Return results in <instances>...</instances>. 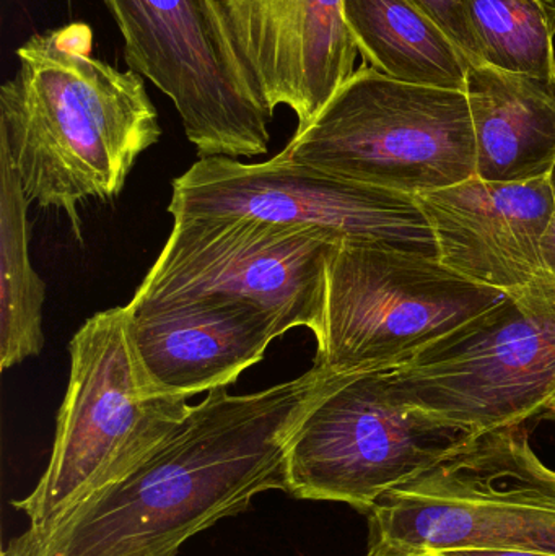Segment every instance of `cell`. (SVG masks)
I'll return each mask as SVG.
<instances>
[{"instance_id": "8", "label": "cell", "mask_w": 555, "mask_h": 556, "mask_svg": "<svg viewBox=\"0 0 555 556\" xmlns=\"http://www.w3.org/2000/svg\"><path fill=\"white\" fill-rule=\"evenodd\" d=\"M504 294L433 257L378 244H339L326 278L315 365L336 375L401 368Z\"/></svg>"}, {"instance_id": "18", "label": "cell", "mask_w": 555, "mask_h": 556, "mask_svg": "<svg viewBox=\"0 0 555 556\" xmlns=\"http://www.w3.org/2000/svg\"><path fill=\"white\" fill-rule=\"evenodd\" d=\"M481 64L555 78V0H465Z\"/></svg>"}, {"instance_id": "20", "label": "cell", "mask_w": 555, "mask_h": 556, "mask_svg": "<svg viewBox=\"0 0 555 556\" xmlns=\"http://www.w3.org/2000/svg\"><path fill=\"white\" fill-rule=\"evenodd\" d=\"M551 189H553L554 198V214L551 218L550 227H547L546 235L543 238V257L546 264L547 273L555 277V165L553 172L550 173Z\"/></svg>"}, {"instance_id": "1", "label": "cell", "mask_w": 555, "mask_h": 556, "mask_svg": "<svg viewBox=\"0 0 555 556\" xmlns=\"http://www.w3.org/2000/svg\"><path fill=\"white\" fill-rule=\"evenodd\" d=\"M335 372L313 365L254 394L214 389L129 473L2 556H176L192 535L247 511L254 496L287 493L290 441Z\"/></svg>"}, {"instance_id": "7", "label": "cell", "mask_w": 555, "mask_h": 556, "mask_svg": "<svg viewBox=\"0 0 555 556\" xmlns=\"http://www.w3.org/2000/svg\"><path fill=\"white\" fill-rule=\"evenodd\" d=\"M471 438L411 407L391 369L335 372L290 441L287 493L367 516Z\"/></svg>"}, {"instance_id": "6", "label": "cell", "mask_w": 555, "mask_h": 556, "mask_svg": "<svg viewBox=\"0 0 555 556\" xmlns=\"http://www.w3.org/2000/svg\"><path fill=\"white\" fill-rule=\"evenodd\" d=\"M391 371L411 407L472 437L525 425L555 392V277L505 293Z\"/></svg>"}, {"instance_id": "10", "label": "cell", "mask_w": 555, "mask_h": 556, "mask_svg": "<svg viewBox=\"0 0 555 556\" xmlns=\"http://www.w3.org/2000/svg\"><path fill=\"white\" fill-rule=\"evenodd\" d=\"M168 212L179 217H248L306 228L338 244H378L437 260L416 199L287 162L227 156L195 162L173 181Z\"/></svg>"}, {"instance_id": "23", "label": "cell", "mask_w": 555, "mask_h": 556, "mask_svg": "<svg viewBox=\"0 0 555 556\" xmlns=\"http://www.w3.org/2000/svg\"><path fill=\"white\" fill-rule=\"evenodd\" d=\"M68 3H71V0H67Z\"/></svg>"}, {"instance_id": "14", "label": "cell", "mask_w": 555, "mask_h": 556, "mask_svg": "<svg viewBox=\"0 0 555 556\" xmlns=\"http://www.w3.org/2000/svg\"><path fill=\"white\" fill-rule=\"evenodd\" d=\"M126 309L143 382L155 394L186 401L237 381L287 332L273 314L241 301L129 303Z\"/></svg>"}, {"instance_id": "15", "label": "cell", "mask_w": 555, "mask_h": 556, "mask_svg": "<svg viewBox=\"0 0 555 556\" xmlns=\"http://www.w3.org/2000/svg\"><path fill=\"white\" fill-rule=\"evenodd\" d=\"M476 140V178L525 182L555 165V78L471 65L466 78Z\"/></svg>"}, {"instance_id": "3", "label": "cell", "mask_w": 555, "mask_h": 556, "mask_svg": "<svg viewBox=\"0 0 555 556\" xmlns=\"http://www.w3.org/2000/svg\"><path fill=\"white\" fill-rule=\"evenodd\" d=\"M367 519V556L555 555V470L525 425L485 431L381 496Z\"/></svg>"}, {"instance_id": "13", "label": "cell", "mask_w": 555, "mask_h": 556, "mask_svg": "<svg viewBox=\"0 0 555 556\" xmlns=\"http://www.w3.org/2000/svg\"><path fill=\"white\" fill-rule=\"evenodd\" d=\"M437 261L459 277L512 293L546 276L543 238L554 214L550 176L525 182L479 178L416 195Z\"/></svg>"}, {"instance_id": "2", "label": "cell", "mask_w": 555, "mask_h": 556, "mask_svg": "<svg viewBox=\"0 0 555 556\" xmlns=\"http://www.w3.org/2000/svg\"><path fill=\"white\" fill-rule=\"evenodd\" d=\"M0 88V149L29 202L65 212L81 241L78 205L113 201L137 159L162 136L142 77L93 54L85 23L36 33L16 49Z\"/></svg>"}, {"instance_id": "9", "label": "cell", "mask_w": 555, "mask_h": 556, "mask_svg": "<svg viewBox=\"0 0 555 556\" xmlns=\"http://www.w3.org/2000/svg\"><path fill=\"white\" fill-rule=\"evenodd\" d=\"M173 220L165 248L130 303L241 301L273 314L287 332L306 327L318 339L336 241L257 218Z\"/></svg>"}, {"instance_id": "21", "label": "cell", "mask_w": 555, "mask_h": 556, "mask_svg": "<svg viewBox=\"0 0 555 556\" xmlns=\"http://www.w3.org/2000/svg\"><path fill=\"white\" fill-rule=\"evenodd\" d=\"M436 556H555L544 554H528V552L481 551V548H465V551L440 552Z\"/></svg>"}, {"instance_id": "16", "label": "cell", "mask_w": 555, "mask_h": 556, "mask_svg": "<svg viewBox=\"0 0 555 556\" xmlns=\"http://www.w3.org/2000/svg\"><path fill=\"white\" fill-rule=\"evenodd\" d=\"M345 18L371 67L406 84L465 91L471 62L413 0H345Z\"/></svg>"}, {"instance_id": "12", "label": "cell", "mask_w": 555, "mask_h": 556, "mask_svg": "<svg viewBox=\"0 0 555 556\" xmlns=\"http://www.w3.org/2000/svg\"><path fill=\"white\" fill-rule=\"evenodd\" d=\"M238 68L261 103L308 126L355 72L345 0H209Z\"/></svg>"}, {"instance_id": "22", "label": "cell", "mask_w": 555, "mask_h": 556, "mask_svg": "<svg viewBox=\"0 0 555 556\" xmlns=\"http://www.w3.org/2000/svg\"><path fill=\"white\" fill-rule=\"evenodd\" d=\"M541 415H543L544 418H550V420L555 421V392L553 397H551L550 401L546 402V405H544Z\"/></svg>"}, {"instance_id": "5", "label": "cell", "mask_w": 555, "mask_h": 556, "mask_svg": "<svg viewBox=\"0 0 555 556\" xmlns=\"http://www.w3.org/2000/svg\"><path fill=\"white\" fill-rule=\"evenodd\" d=\"M279 156L411 198L452 188L476 176L468 97L364 65Z\"/></svg>"}, {"instance_id": "17", "label": "cell", "mask_w": 555, "mask_h": 556, "mask_svg": "<svg viewBox=\"0 0 555 556\" xmlns=\"http://www.w3.org/2000/svg\"><path fill=\"white\" fill-rule=\"evenodd\" d=\"M28 198L0 149V368L39 355L46 287L29 261Z\"/></svg>"}, {"instance_id": "4", "label": "cell", "mask_w": 555, "mask_h": 556, "mask_svg": "<svg viewBox=\"0 0 555 556\" xmlns=\"http://www.w3.org/2000/svg\"><path fill=\"white\" fill-rule=\"evenodd\" d=\"M71 378L45 473L13 503L29 532L61 521L98 490L123 479L179 427L191 405L143 382L127 336V309L85 320L68 343Z\"/></svg>"}, {"instance_id": "11", "label": "cell", "mask_w": 555, "mask_h": 556, "mask_svg": "<svg viewBox=\"0 0 555 556\" xmlns=\"http://www.w3.org/2000/svg\"><path fill=\"white\" fill-rule=\"evenodd\" d=\"M103 2L130 71L173 101L201 159L267 152L274 114L238 68L209 0Z\"/></svg>"}, {"instance_id": "19", "label": "cell", "mask_w": 555, "mask_h": 556, "mask_svg": "<svg viewBox=\"0 0 555 556\" xmlns=\"http://www.w3.org/2000/svg\"><path fill=\"white\" fill-rule=\"evenodd\" d=\"M413 2L442 26L443 31L462 49L471 65H482L468 15H466L465 0H413Z\"/></svg>"}]
</instances>
